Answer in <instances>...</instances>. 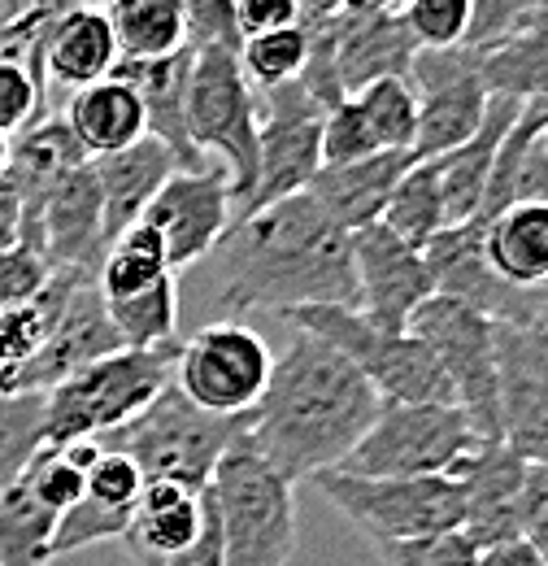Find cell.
Here are the masks:
<instances>
[{
	"instance_id": "obj_1",
	"label": "cell",
	"mask_w": 548,
	"mask_h": 566,
	"mask_svg": "<svg viewBox=\"0 0 548 566\" xmlns=\"http://www.w3.org/2000/svg\"><path fill=\"white\" fill-rule=\"evenodd\" d=\"M218 253V310L292 314L309 305L357 310L352 235L340 231L305 192L235 218Z\"/></svg>"
},
{
	"instance_id": "obj_2",
	"label": "cell",
	"mask_w": 548,
	"mask_h": 566,
	"mask_svg": "<svg viewBox=\"0 0 548 566\" xmlns=\"http://www.w3.org/2000/svg\"><path fill=\"white\" fill-rule=\"evenodd\" d=\"M379 415V392L331 345L296 332L274 357L271 384L244 440L292 489L336 471Z\"/></svg>"
},
{
	"instance_id": "obj_3",
	"label": "cell",
	"mask_w": 548,
	"mask_h": 566,
	"mask_svg": "<svg viewBox=\"0 0 548 566\" xmlns=\"http://www.w3.org/2000/svg\"><path fill=\"white\" fill-rule=\"evenodd\" d=\"M179 345L183 340L144 349V354L118 349L83 366L53 392H44V444L66 449L78 440H101L144 415L170 388Z\"/></svg>"
},
{
	"instance_id": "obj_4",
	"label": "cell",
	"mask_w": 548,
	"mask_h": 566,
	"mask_svg": "<svg viewBox=\"0 0 548 566\" xmlns=\"http://www.w3.org/2000/svg\"><path fill=\"white\" fill-rule=\"evenodd\" d=\"M244 431H249V419H213L170 384L144 415L101 436L96 444L105 453H123L144 475V484L166 480V484L205 493L218 462L231 453V444L244 440Z\"/></svg>"
},
{
	"instance_id": "obj_5",
	"label": "cell",
	"mask_w": 548,
	"mask_h": 566,
	"mask_svg": "<svg viewBox=\"0 0 548 566\" xmlns=\"http://www.w3.org/2000/svg\"><path fill=\"white\" fill-rule=\"evenodd\" d=\"M222 566H287L296 554V493L249 440L231 444L209 480Z\"/></svg>"
},
{
	"instance_id": "obj_6",
	"label": "cell",
	"mask_w": 548,
	"mask_h": 566,
	"mask_svg": "<svg viewBox=\"0 0 548 566\" xmlns=\"http://www.w3.org/2000/svg\"><path fill=\"white\" fill-rule=\"evenodd\" d=\"M483 440L449 401H379L375 423L336 471L361 480H435Z\"/></svg>"
},
{
	"instance_id": "obj_7",
	"label": "cell",
	"mask_w": 548,
	"mask_h": 566,
	"mask_svg": "<svg viewBox=\"0 0 548 566\" xmlns=\"http://www.w3.org/2000/svg\"><path fill=\"white\" fill-rule=\"evenodd\" d=\"M257 132H262V96L240 71V53H192L188 140L205 161L218 157V166L226 170L231 210H240L257 184Z\"/></svg>"
},
{
	"instance_id": "obj_8",
	"label": "cell",
	"mask_w": 548,
	"mask_h": 566,
	"mask_svg": "<svg viewBox=\"0 0 548 566\" xmlns=\"http://www.w3.org/2000/svg\"><path fill=\"white\" fill-rule=\"evenodd\" d=\"M413 340L431 354L440 379L449 384L453 406L466 415L479 440H500L496 406V323L462 301L426 296L410 318Z\"/></svg>"
},
{
	"instance_id": "obj_9",
	"label": "cell",
	"mask_w": 548,
	"mask_h": 566,
	"mask_svg": "<svg viewBox=\"0 0 548 566\" xmlns=\"http://www.w3.org/2000/svg\"><path fill=\"white\" fill-rule=\"evenodd\" d=\"M327 505L370 541V545H401L449 536L462 527V496L449 475L435 480H361L344 471H323L309 480Z\"/></svg>"
},
{
	"instance_id": "obj_10",
	"label": "cell",
	"mask_w": 548,
	"mask_h": 566,
	"mask_svg": "<svg viewBox=\"0 0 548 566\" xmlns=\"http://www.w3.org/2000/svg\"><path fill=\"white\" fill-rule=\"evenodd\" d=\"M296 332L331 345L336 354L379 392V401H449V384L440 379L431 354L405 336L379 332L370 327L357 310H340V305H309V310H292L283 314Z\"/></svg>"
},
{
	"instance_id": "obj_11",
	"label": "cell",
	"mask_w": 548,
	"mask_h": 566,
	"mask_svg": "<svg viewBox=\"0 0 548 566\" xmlns=\"http://www.w3.org/2000/svg\"><path fill=\"white\" fill-rule=\"evenodd\" d=\"M271 345L240 318H218L179 345L175 388L213 419H249L271 384Z\"/></svg>"
},
{
	"instance_id": "obj_12",
	"label": "cell",
	"mask_w": 548,
	"mask_h": 566,
	"mask_svg": "<svg viewBox=\"0 0 548 566\" xmlns=\"http://www.w3.org/2000/svg\"><path fill=\"white\" fill-rule=\"evenodd\" d=\"M118 336L109 327L96 275H53L49 283V336L0 397H44L83 366L118 354Z\"/></svg>"
},
{
	"instance_id": "obj_13",
	"label": "cell",
	"mask_w": 548,
	"mask_h": 566,
	"mask_svg": "<svg viewBox=\"0 0 548 566\" xmlns=\"http://www.w3.org/2000/svg\"><path fill=\"white\" fill-rule=\"evenodd\" d=\"M318 170H323V105L301 83L274 87L262 96L257 184H253L249 201L235 210V218H249L274 201L301 197Z\"/></svg>"
},
{
	"instance_id": "obj_14",
	"label": "cell",
	"mask_w": 548,
	"mask_h": 566,
	"mask_svg": "<svg viewBox=\"0 0 548 566\" xmlns=\"http://www.w3.org/2000/svg\"><path fill=\"white\" fill-rule=\"evenodd\" d=\"M410 87L418 101V144L413 161L444 157L471 140L483 127L487 114V87H483L479 57L471 49H444V53H422L410 66Z\"/></svg>"
},
{
	"instance_id": "obj_15",
	"label": "cell",
	"mask_w": 548,
	"mask_h": 566,
	"mask_svg": "<svg viewBox=\"0 0 548 566\" xmlns=\"http://www.w3.org/2000/svg\"><path fill=\"white\" fill-rule=\"evenodd\" d=\"M231 213L235 210L226 170L218 161H205L201 170H175L139 222H148L161 235L170 271H183L222 244Z\"/></svg>"
},
{
	"instance_id": "obj_16",
	"label": "cell",
	"mask_w": 548,
	"mask_h": 566,
	"mask_svg": "<svg viewBox=\"0 0 548 566\" xmlns=\"http://www.w3.org/2000/svg\"><path fill=\"white\" fill-rule=\"evenodd\" d=\"M500 440L523 462H548V345L536 327L496 323Z\"/></svg>"
},
{
	"instance_id": "obj_17",
	"label": "cell",
	"mask_w": 548,
	"mask_h": 566,
	"mask_svg": "<svg viewBox=\"0 0 548 566\" xmlns=\"http://www.w3.org/2000/svg\"><path fill=\"white\" fill-rule=\"evenodd\" d=\"M352 275H357V314L392 336H405L418 305L435 296L422 253L401 244L383 222L352 235Z\"/></svg>"
},
{
	"instance_id": "obj_18",
	"label": "cell",
	"mask_w": 548,
	"mask_h": 566,
	"mask_svg": "<svg viewBox=\"0 0 548 566\" xmlns=\"http://www.w3.org/2000/svg\"><path fill=\"white\" fill-rule=\"evenodd\" d=\"M523 475L527 462L505 440H483L475 453H466L449 480L462 496V536L487 554L518 541V510H523Z\"/></svg>"
},
{
	"instance_id": "obj_19",
	"label": "cell",
	"mask_w": 548,
	"mask_h": 566,
	"mask_svg": "<svg viewBox=\"0 0 548 566\" xmlns=\"http://www.w3.org/2000/svg\"><path fill=\"white\" fill-rule=\"evenodd\" d=\"M418 57L397 4H340L336 78L344 96L366 92L383 78H405Z\"/></svg>"
},
{
	"instance_id": "obj_20",
	"label": "cell",
	"mask_w": 548,
	"mask_h": 566,
	"mask_svg": "<svg viewBox=\"0 0 548 566\" xmlns=\"http://www.w3.org/2000/svg\"><path fill=\"white\" fill-rule=\"evenodd\" d=\"M118 66V44L109 31L105 9H87V4H70L57 9L44 49H40V78H44V96L49 92H83L101 78H109Z\"/></svg>"
},
{
	"instance_id": "obj_21",
	"label": "cell",
	"mask_w": 548,
	"mask_h": 566,
	"mask_svg": "<svg viewBox=\"0 0 548 566\" xmlns=\"http://www.w3.org/2000/svg\"><path fill=\"white\" fill-rule=\"evenodd\" d=\"M410 166V153H375V157L352 161V166H323L314 175V184L305 188V197L327 213L340 231L357 235V231H366V227H375L383 218L401 175Z\"/></svg>"
},
{
	"instance_id": "obj_22",
	"label": "cell",
	"mask_w": 548,
	"mask_h": 566,
	"mask_svg": "<svg viewBox=\"0 0 548 566\" xmlns=\"http://www.w3.org/2000/svg\"><path fill=\"white\" fill-rule=\"evenodd\" d=\"M175 170H179V161L170 157V148L148 140V136L131 148H123V153H109V157L92 161L101 213H105V244H114L123 231L136 227Z\"/></svg>"
},
{
	"instance_id": "obj_23",
	"label": "cell",
	"mask_w": 548,
	"mask_h": 566,
	"mask_svg": "<svg viewBox=\"0 0 548 566\" xmlns=\"http://www.w3.org/2000/svg\"><path fill=\"white\" fill-rule=\"evenodd\" d=\"M201 523H205V493H192V489L166 484V480H148L139 489L123 545L131 549L136 566H166L201 536Z\"/></svg>"
},
{
	"instance_id": "obj_24",
	"label": "cell",
	"mask_w": 548,
	"mask_h": 566,
	"mask_svg": "<svg viewBox=\"0 0 548 566\" xmlns=\"http://www.w3.org/2000/svg\"><path fill=\"white\" fill-rule=\"evenodd\" d=\"M518 114H523V105L492 96L479 132L462 144V148H453V153H444V157H431V161H435V175H440V197H444V218H449V227H462V222H471V218L479 213L487 179H492L496 148L509 136V127L518 123Z\"/></svg>"
},
{
	"instance_id": "obj_25",
	"label": "cell",
	"mask_w": 548,
	"mask_h": 566,
	"mask_svg": "<svg viewBox=\"0 0 548 566\" xmlns=\"http://www.w3.org/2000/svg\"><path fill=\"white\" fill-rule=\"evenodd\" d=\"M475 227L483 231V262L496 280L518 292L548 287V206L514 201Z\"/></svg>"
},
{
	"instance_id": "obj_26",
	"label": "cell",
	"mask_w": 548,
	"mask_h": 566,
	"mask_svg": "<svg viewBox=\"0 0 548 566\" xmlns=\"http://www.w3.org/2000/svg\"><path fill=\"white\" fill-rule=\"evenodd\" d=\"M62 118H66L70 136L83 148L87 161L123 153V148H131V144L148 136V118H144L136 87H127L114 74L92 83V87H83V92H74Z\"/></svg>"
},
{
	"instance_id": "obj_27",
	"label": "cell",
	"mask_w": 548,
	"mask_h": 566,
	"mask_svg": "<svg viewBox=\"0 0 548 566\" xmlns=\"http://www.w3.org/2000/svg\"><path fill=\"white\" fill-rule=\"evenodd\" d=\"M87 166L83 148L70 136L66 118L44 114L40 123H31L22 136H13V153H9V170L4 179L22 192V210L35 206L53 184H62L70 170Z\"/></svg>"
},
{
	"instance_id": "obj_28",
	"label": "cell",
	"mask_w": 548,
	"mask_h": 566,
	"mask_svg": "<svg viewBox=\"0 0 548 566\" xmlns=\"http://www.w3.org/2000/svg\"><path fill=\"white\" fill-rule=\"evenodd\" d=\"M118 62H161L188 49V13L183 0H118L105 9Z\"/></svg>"
},
{
	"instance_id": "obj_29",
	"label": "cell",
	"mask_w": 548,
	"mask_h": 566,
	"mask_svg": "<svg viewBox=\"0 0 548 566\" xmlns=\"http://www.w3.org/2000/svg\"><path fill=\"white\" fill-rule=\"evenodd\" d=\"M479 74L487 96H500L514 105H548V4L536 27L483 53Z\"/></svg>"
},
{
	"instance_id": "obj_30",
	"label": "cell",
	"mask_w": 548,
	"mask_h": 566,
	"mask_svg": "<svg viewBox=\"0 0 548 566\" xmlns=\"http://www.w3.org/2000/svg\"><path fill=\"white\" fill-rule=\"evenodd\" d=\"M62 514L18 475L0 489V566H49Z\"/></svg>"
},
{
	"instance_id": "obj_31",
	"label": "cell",
	"mask_w": 548,
	"mask_h": 566,
	"mask_svg": "<svg viewBox=\"0 0 548 566\" xmlns=\"http://www.w3.org/2000/svg\"><path fill=\"white\" fill-rule=\"evenodd\" d=\"M166 275H175V271H170V262H166L161 235H157L148 222H136L131 231H123V235L105 249V258H101V266H96V292H101V301L109 305V301H127V296L148 292L152 283H161Z\"/></svg>"
},
{
	"instance_id": "obj_32",
	"label": "cell",
	"mask_w": 548,
	"mask_h": 566,
	"mask_svg": "<svg viewBox=\"0 0 548 566\" xmlns=\"http://www.w3.org/2000/svg\"><path fill=\"white\" fill-rule=\"evenodd\" d=\"M109 314V327L118 336L123 349L144 354V349H161V345H175L179 336V280L166 275L161 283H152L148 292L127 296V301H109L105 305Z\"/></svg>"
},
{
	"instance_id": "obj_33",
	"label": "cell",
	"mask_w": 548,
	"mask_h": 566,
	"mask_svg": "<svg viewBox=\"0 0 548 566\" xmlns=\"http://www.w3.org/2000/svg\"><path fill=\"white\" fill-rule=\"evenodd\" d=\"M379 222H383L401 244H410L418 253L449 227L435 161H413L410 170L401 175V184H397V192H392V201H388V210H383Z\"/></svg>"
},
{
	"instance_id": "obj_34",
	"label": "cell",
	"mask_w": 548,
	"mask_h": 566,
	"mask_svg": "<svg viewBox=\"0 0 548 566\" xmlns=\"http://www.w3.org/2000/svg\"><path fill=\"white\" fill-rule=\"evenodd\" d=\"M379 153H410L418 144V101L410 78H383L352 96Z\"/></svg>"
},
{
	"instance_id": "obj_35",
	"label": "cell",
	"mask_w": 548,
	"mask_h": 566,
	"mask_svg": "<svg viewBox=\"0 0 548 566\" xmlns=\"http://www.w3.org/2000/svg\"><path fill=\"white\" fill-rule=\"evenodd\" d=\"M305 53H309V35L296 18V27H283L271 35H257V40H244L240 44V71L249 78V87L257 96H266L274 87H287L296 83L305 71Z\"/></svg>"
},
{
	"instance_id": "obj_36",
	"label": "cell",
	"mask_w": 548,
	"mask_h": 566,
	"mask_svg": "<svg viewBox=\"0 0 548 566\" xmlns=\"http://www.w3.org/2000/svg\"><path fill=\"white\" fill-rule=\"evenodd\" d=\"M44 449V397H0V489Z\"/></svg>"
},
{
	"instance_id": "obj_37",
	"label": "cell",
	"mask_w": 548,
	"mask_h": 566,
	"mask_svg": "<svg viewBox=\"0 0 548 566\" xmlns=\"http://www.w3.org/2000/svg\"><path fill=\"white\" fill-rule=\"evenodd\" d=\"M545 4H536V0H471V22H466L462 49H471L475 57L500 49V44L514 40L518 31L536 27L540 13H545Z\"/></svg>"
},
{
	"instance_id": "obj_38",
	"label": "cell",
	"mask_w": 548,
	"mask_h": 566,
	"mask_svg": "<svg viewBox=\"0 0 548 566\" xmlns=\"http://www.w3.org/2000/svg\"><path fill=\"white\" fill-rule=\"evenodd\" d=\"M131 527V510H109V505H96L92 496H83L78 505H70L53 532V563L70 558L78 549H92V545H105V541H123Z\"/></svg>"
},
{
	"instance_id": "obj_39",
	"label": "cell",
	"mask_w": 548,
	"mask_h": 566,
	"mask_svg": "<svg viewBox=\"0 0 548 566\" xmlns=\"http://www.w3.org/2000/svg\"><path fill=\"white\" fill-rule=\"evenodd\" d=\"M49 336V287L40 301L31 305H13V310H0V392L13 384V375L40 354Z\"/></svg>"
},
{
	"instance_id": "obj_40",
	"label": "cell",
	"mask_w": 548,
	"mask_h": 566,
	"mask_svg": "<svg viewBox=\"0 0 548 566\" xmlns=\"http://www.w3.org/2000/svg\"><path fill=\"white\" fill-rule=\"evenodd\" d=\"M397 9H401L410 40L422 53L462 49L466 22H471V0H413V4H397Z\"/></svg>"
},
{
	"instance_id": "obj_41",
	"label": "cell",
	"mask_w": 548,
	"mask_h": 566,
	"mask_svg": "<svg viewBox=\"0 0 548 566\" xmlns=\"http://www.w3.org/2000/svg\"><path fill=\"white\" fill-rule=\"evenodd\" d=\"M375 153L379 148L370 140L366 118H361L352 96L323 114V166H352V161H366Z\"/></svg>"
},
{
	"instance_id": "obj_42",
	"label": "cell",
	"mask_w": 548,
	"mask_h": 566,
	"mask_svg": "<svg viewBox=\"0 0 548 566\" xmlns=\"http://www.w3.org/2000/svg\"><path fill=\"white\" fill-rule=\"evenodd\" d=\"M379 566H479V549L462 536H426V541H401V545H375Z\"/></svg>"
},
{
	"instance_id": "obj_43",
	"label": "cell",
	"mask_w": 548,
	"mask_h": 566,
	"mask_svg": "<svg viewBox=\"0 0 548 566\" xmlns=\"http://www.w3.org/2000/svg\"><path fill=\"white\" fill-rule=\"evenodd\" d=\"M40 118H44V92L35 74L18 62H0V136L13 140Z\"/></svg>"
},
{
	"instance_id": "obj_44",
	"label": "cell",
	"mask_w": 548,
	"mask_h": 566,
	"mask_svg": "<svg viewBox=\"0 0 548 566\" xmlns=\"http://www.w3.org/2000/svg\"><path fill=\"white\" fill-rule=\"evenodd\" d=\"M22 480L40 493L44 505H53L57 514H66L70 505H78V501H83V475L70 467L66 453H62V449H53V444H44V449L27 462Z\"/></svg>"
},
{
	"instance_id": "obj_45",
	"label": "cell",
	"mask_w": 548,
	"mask_h": 566,
	"mask_svg": "<svg viewBox=\"0 0 548 566\" xmlns=\"http://www.w3.org/2000/svg\"><path fill=\"white\" fill-rule=\"evenodd\" d=\"M188 13V53H240V31H235V9L226 0H197L183 4Z\"/></svg>"
},
{
	"instance_id": "obj_46",
	"label": "cell",
	"mask_w": 548,
	"mask_h": 566,
	"mask_svg": "<svg viewBox=\"0 0 548 566\" xmlns=\"http://www.w3.org/2000/svg\"><path fill=\"white\" fill-rule=\"evenodd\" d=\"M49 283H53V271H49V262L35 249L18 244V249L0 253V310L40 301Z\"/></svg>"
},
{
	"instance_id": "obj_47",
	"label": "cell",
	"mask_w": 548,
	"mask_h": 566,
	"mask_svg": "<svg viewBox=\"0 0 548 566\" xmlns=\"http://www.w3.org/2000/svg\"><path fill=\"white\" fill-rule=\"evenodd\" d=\"M139 489H144V475L123 453H105V449H101V462L83 475V496L109 510H136Z\"/></svg>"
},
{
	"instance_id": "obj_48",
	"label": "cell",
	"mask_w": 548,
	"mask_h": 566,
	"mask_svg": "<svg viewBox=\"0 0 548 566\" xmlns=\"http://www.w3.org/2000/svg\"><path fill=\"white\" fill-rule=\"evenodd\" d=\"M518 541L548 566V462H527L523 510H518Z\"/></svg>"
},
{
	"instance_id": "obj_49",
	"label": "cell",
	"mask_w": 548,
	"mask_h": 566,
	"mask_svg": "<svg viewBox=\"0 0 548 566\" xmlns=\"http://www.w3.org/2000/svg\"><path fill=\"white\" fill-rule=\"evenodd\" d=\"M231 9H235L240 40H257V35H271V31H283V27H296V18H301L296 0H240Z\"/></svg>"
},
{
	"instance_id": "obj_50",
	"label": "cell",
	"mask_w": 548,
	"mask_h": 566,
	"mask_svg": "<svg viewBox=\"0 0 548 566\" xmlns=\"http://www.w3.org/2000/svg\"><path fill=\"white\" fill-rule=\"evenodd\" d=\"M514 201H540V206H548V153L540 148V136L527 144V153L518 161Z\"/></svg>"
},
{
	"instance_id": "obj_51",
	"label": "cell",
	"mask_w": 548,
	"mask_h": 566,
	"mask_svg": "<svg viewBox=\"0 0 548 566\" xmlns=\"http://www.w3.org/2000/svg\"><path fill=\"white\" fill-rule=\"evenodd\" d=\"M166 566H222V536H218V518H213V501L205 489V523H201V536Z\"/></svg>"
},
{
	"instance_id": "obj_52",
	"label": "cell",
	"mask_w": 548,
	"mask_h": 566,
	"mask_svg": "<svg viewBox=\"0 0 548 566\" xmlns=\"http://www.w3.org/2000/svg\"><path fill=\"white\" fill-rule=\"evenodd\" d=\"M22 244V192L0 179V253Z\"/></svg>"
},
{
	"instance_id": "obj_53",
	"label": "cell",
	"mask_w": 548,
	"mask_h": 566,
	"mask_svg": "<svg viewBox=\"0 0 548 566\" xmlns=\"http://www.w3.org/2000/svg\"><path fill=\"white\" fill-rule=\"evenodd\" d=\"M479 566H545L523 541H514V545H500V549H487L479 558Z\"/></svg>"
},
{
	"instance_id": "obj_54",
	"label": "cell",
	"mask_w": 548,
	"mask_h": 566,
	"mask_svg": "<svg viewBox=\"0 0 548 566\" xmlns=\"http://www.w3.org/2000/svg\"><path fill=\"white\" fill-rule=\"evenodd\" d=\"M536 332L545 336V345H548V287H540V314H536Z\"/></svg>"
},
{
	"instance_id": "obj_55",
	"label": "cell",
	"mask_w": 548,
	"mask_h": 566,
	"mask_svg": "<svg viewBox=\"0 0 548 566\" xmlns=\"http://www.w3.org/2000/svg\"><path fill=\"white\" fill-rule=\"evenodd\" d=\"M9 153H13V140L0 136V179H4V170H9Z\"/></svg>"
},
{
	"instance_id": "obj_56",
	"label": "cell",
	"mask_w": 548,
	"mask_h": 566,
	"mask_svg": "<svg viewBox=\"0 0 548 566\" xmlns=\"http://www.w3.org/2000/svg\"><path fill=\"white\" fill-rule=\"evenodd\" d=\"M540 148L548 153V105H545V123H540Z\"/></svg>"
}]
</instances>
